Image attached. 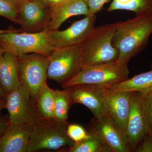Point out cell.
<instances>
[{
	"label": "cell",
	"mask_w": 152,
	"mask_h": 152,
	"mask_svg": "<svg viewBox=\"0 0 152 152\" xmlns=\"http://www.w3.org/2000/svg\"><path fill=\"white\" fill-rule=\"evenodd\" d=\"M137 152H152V138L149 132L135 151Z\"/></svg>",
	"instance_id": "4316f807"
},
{
	"label": "cell",
	"mask_w": 152,
	"mask_h": 152,
	"mask_svg": "<svg viewBox=\"0 0 152 152\" xmlns=\"http://www.w3.org/2000/svg\"><path fill=\"white\" fill-rule=\"evenodd\" d=\"M144 110L149 130L152 132V91L146 94Z\"/></svg>",
	"instance_id": "d4e9b609"
},
{
	"label": "cell",
	"mask_w": 152,
	"mask_h": 152,
	"mask_svg": "<svg viewBox=\"0 0 152 152\" xmlns=\"http://www.w3.org/2000/svg\"><path fill=\"white\" fill-rule=\"evenodd\" d=\"M9 124L8 116L0 114V138Z\"/></svg>",
	"instance_id": "83f0119b"
},
{
	"label": "cell",
	"mask_w": 152,
	"mask_h": 152,
	"mask_svg": "<svg viewBox=\"0 0 152 152\" xmlns=\"http://www.w3.org/2000/svg\"><path fill=\"white\" fill-rule=\"evenodd\" d=\"M12 3L19 10L22 6L28 0H7Z\"/></svg>",
	"instance_id": "f546056e"
},
{
	"label": "cell",
	"mask_w": 152,
	"mask_h": 152,
	"mask_svg": "<svg viewBox=\"0 0 152 152\" xmlns=\"http://www.w3.org/2000/svg\"><path fill=\"white\" fill-rule=\"evenodd\" d=\"M128 64L116 61L87 66L61 86L65 88L76 85L91 84L109 88L129 78Z\"/></svg>",
	"instance_id": "3957f363"
},
{
	"label": "cell",
	"mask_w": 152,
	"mask_h": 152,
	"mask_svg": "<svg viewBox=\"0 0 152 152\" xmlns=\"http://www.w3.org/2000/svg\"><path fill=\"white\" fill-rule=\"evenodd\" d=\"M50 21L46 29L48 31H56L69 18L74 16L90 14L89 9L83 0H68L52 9Z\"/></svg>",
	"instance_id": "2e32d148"
},
{
	"label": "cell",
	"mask_w": 152,
	"mask_h": 152,
	"mask_svg": "<svg viewBox=\"0 0 152 152\" xmlns=\"http://www.w3.org/2000/svg\"><path fill=\"white\" fill-rule=\"evenodd\" d=\"M70 95L72 104H79L87 107L97 118L108 114L104 101L106 88L96 85H76L65 88Z\"/></svg>",
	"instance_id": "7c38bea8"
},
{
	"label": "cell",
	"mask_w": 152,
	"mask_h": 152,
	"mask_svg": "<svg viewBox=\"0 0 152 152\" xmlns=\"http://www.w3.org/2000/svg\"><path fill=\"white\" fill-rule=\"evenodd\" d=\"M0 16L18 24V10L7 0H0Z\"/></svg>",
	"instance_id": "603a6c76"
},
{
	"label": "cell",
	"mask_w": 152,
	"mask_h": 152,
	"mask_svg": "<svg viewBox=\"0 0 152 152\" xmlns=\"http://www.w3.org/2000/svg\"><path fill=\"white\" fill-rule=\"evenodd\" d=\"M5 109L8 113L10 124L34 125L44 120L37 102L22 83L18 88L7 95Z\"/></svg>",
	"instance_id": "52a82bcc"
},
{
	"label": "cell",
	"mask_w": 152,
	"mask_h": 152,
	"mask_svg": "<svg viewBox=\"0 0 152 152\" xmlns=\"http://www.w3.org/2000/svg\"><path fill=\"white\" fill-rule=\"evenodd\" d=\"M90 131L99 136L111 152H132L124 131L108 113L95 118Z\"/></svg>",
	"instance_id": "30bf717a"
},
{
	"label": "cell",
	"mask_w": 152,
	"mask_h": 152,
	"mask_svg": "<svg viewBox=\"0 0 152 152\" xmlns=\"http://www.w3.org/2000/svg\"><path fill=\"white\" fill-rule=\"evenodd\" d=\"M87 5L90 14L96 15L102 8L103 7L109 0H83Z\"/></svg>",
	"instance_id": "484cf974"
},
{
	"label": "cell",
	"mask_w": 152,
	"mask_h": 152,
	"mask_svg": "<svg viewBox=\"0 0 152 152\" xmlns=\"http://www.w3.org/2000/svg\"><path fill=\"white\" fill-rule=\"evenodd\" d=\"M49 8L52 9L54 8L61 4H63L68 0H41Z\"/></svg>",
	"instance_id": "f1b7e54d"
},
{
	"label": "cell",
	"mask_w": 152,
	"mask_h": 152,
	"mask_svg": "<svg viewBox=\"0 0 152 152\" xmlns=\"http://www.w3.org/2000/svg\"><path fill=\"white\" fill-rule=\"evenodd\" d=\"M118 10L131 11L136 15L148 13L152 12V0H113L107 11Z\"/></svg>",
	"instance_id": "ffe728a7"
},
{
	"label": "cell",
	"mask_w": 152,
	"mask_h": 152,
	"mask_svg": "<svg viewBox=\"0 0 152 152\" xmlns=\"http://www.w3.org/2000/svg\"><path fill=\"white\" fill-rule=\"evenodd\" d=\"M72 104L70 95L67 88L56 90L54 119L67 121L69 110Z\"/></svg>",
	"instance_id": "7402d4cb"
},
{
	"label": "cell",
	"mask_w": 152,
	"mask_h": 152,
	"mask_svg": "<svg viewBox=\"0 0 152 152\" xmlns=\"http://www.w3.org/2000/svg\"><path fill=\"white\" fill-rule=\"evenodd\" d=\"M68 125L67 121L53 119L33 125L27 152L58 151L72 146L75 142L67 134Z\"/></svg>",
	"instance_id": "5b68a950"
},
{
	"label": "cell",
	"mask_w": 152,
	"mask_h": 152,
	"mask_svg": "<svg viewBox=\"0 0 152 152\" xmlns=\"http://www.w3.org/2000/svg\"><path fill=\"white\" fill-rule=\"evenodd\" d=\"M151 70L129 78L107 88L148 94L152 91V63Z\"/></svg>",
	"instance_id": "ac0fdd59"
},
{
	"label": "cell",
	"mask_w": 152,
	"mask_h": 152,
	"mask_svg": "<svg viewBox=\"0 0 152 152\" xmlns=\"http://www.w3.org/2000/svg\"><path fill=\"white\" fill-rule=\"evenodd\" d=\"M146 94L134 92L125 133L132 152H135L149 132L144 110Z\"/></svg>",
	"instance_id": "9c48e42d"
},
{
	"label": "cell",
	"mask_w": 152,
	"mask_h": 152,
	"mask_svg": "<svg viewBox=\"0 0 152 152\" xmlns=\"http://www.w3.org/2000/svg\"><path fill=\"white\" fill-rule=\"evenodd\" d=\"M114 32L113 24L94 28L81 45L82 69L87 66L117 61L118 52L113 44Z\"/></svg>",
	"instance_id": "7a4b0ae2"
},
{
	"label": "cell",
	"mask_w": 152,
	"mask_h": 152,
	"mask_svg": "<svg viewBox=\"0 0 152 152\" xmlns=\"http://www.w3.org/2000/svg\"><path fill=\"white\" fill-rule=\"evenodd\" d=\"M5 53L4 52V50L2 48L1 46V44H0V59H1V57L3 56V54Z\"/></svg>",
	"instance_id": "836d02e7"
},
{
	"label": "cell",
	"mask_w": 152,
	"mask_h": 152,
	"mask_svg": "<svg viewBox=\"0 0 152 152\" xmlns=\"http://www.w3.org/2000/svg\"><path fill=\"white\" fill-rule=\"evenodd\" d=\"M96 19V15L90 14L65 30L49 31L54 46L56 48L83 44L94 28Z\"/></svg>",
	"instance_id": "8fae6325"
},
{
	"label": "cell",
	"mask_w": 152,
	"mask_h": 152,
	"mask_svg": "<svg viewBox=\"0 0 152 152\" xmlns=\"http://www.w3.org/2000/svg\"><path fill=\"white\" fill-rule=\"evenodd\" d=\"M33 125H8L0 138V152H27Z\"/></svg>",
	"instance_id": "9a60e30c"
},
{
	"label": "cell",
	"mask_w": 152,
	"mask_h": 152,
	"mask_svg": "<svg viewBox=\"0 0 152 152\" xmlns=\"http://www.w3.org/2000/svg\"><path fill=\"white\" fill-rule=\"evenodd\" d=\"M134 92L106 88L104 101L108 113L124 131Z\"/></svg>",
	"instance_id": "5bb4252c"
},
{
	"label": "cell",
	"mask_w": 152,
	"mask_h": 152,
	"mask_svg": "<svg viewBox=\"0 0 152 152\" xmlns=\"http://www.w3.org/2000/svg\"><path fill=\"white\" fill-rule=\"evenodd\" d=\"M82 44L55 48L48 56V79L62 84L82 69Z\"/></svg>",
	"instance_id": "8992f818"
},
{
	"label": "cell",
	"mask_w": 152,
	"mask_h": 152,
	"mask_svg": "<svg viewBox=\"0 0 152 152\" xmlns=\"http://www.w3.org/2000/svg\"><path fill=\"white\" fill-rule=\"evenodd\" d=\"M66 132L69 137L75 143L84 140L89 134L82 126L77 124L68 125Z\"/></svg>",
	"instance_id": "cb8c5ba5"
},
{
	"label": "cell",
	"mask_w": 152,
	"mask_h": 152,
	"mask_svg": "<svg viewBox=\"0 0 152 152\" xmlns=\"http://www.w3.org/2000/svg\"><path fill=\"white\" fill-rule=\"evenodd\" d=\"M113 25V44L118 52L117 61L128 64L148 43L152 34V12Z\"/></svg>",
	"instance_id": "6da1fadb"
},
{
	"label": "cell",
	"mask_w": 152,
	"mask_h": 152,
	"mask_svg": "<svg viewBox=\"0 0 152 152\" xmlns=\"http://www.w3.org/2000/svg\"><path fill=\"white\" fill-rule=\"evenodd\" d=\"M50 12V9L41 0H28L18 11L21 31L37 32L46 30Z\"/></svg>",
	"instance_id": "4fadbf2b"
},
{
	"label": "cell",
	"mask_w": 152,
	"mask_h": 152,
	"mask_svg": "<svg viewBox=\"0 0 152 152\" xmlns=\"http://www.w3.org/2000/svg\"><path fill=\"white\" fill-rule=\"evenodd\" d=\"M20 80L37 102L43 85L47 82V57L31 53L17 56Z\"/></svg>",
	"instance_id": "ba28073f"
},
{
	"label": "cell",
	"mask_w": 152,
	"mask_h": 152,
	"mask_svg": "<svg viewBox=\"0 0 152 152\" xmlns=\"http://www.w3.org/2000/svg\"><path fill=\"white\" fill-rule=\"evenodd\" d=\"M21 83L17 56L5 52L0 59V86L7 95L18 88Z\"/></svg>",
	"instance_id": "e0dca14e"
},
{
	"label": "cell",
	"mask_w": 152,
	"mask_h": 152,
	"mask_svg": "<svg viewBox=\"0 0 152 152\" xmlns=\"http://www.w3.org/2000/svg\"><path fill=\"white\" fill-rule=\"evenodd\" d=\"M20 31L21 29H10L7 30H1L0 29V34L4 33L10 32L12 31Z\"/></svg>",
	"instance_id": "1f68e13d"
},
{
	"label": "cell",
	"mask_w": 152,
	"mask_h": 152,
	"mask_svg": "<svg viewBox=\"0 0 152 152\" xmlns=\"http://www.w3.org/2000/svg\"><path fill=\"white\" fill-rule=\"evenodd\" d=\"M56 90L50 88L45 82L41 88L37 104L39 111L45 121L54 119Z\"/></svg>",
	"instance_id": "d6986e66"
},
{
	"label": "cell",
	"mask_w": 152,
	"mask_h": 152,
	"mask_svg": "<svg viewBox=\"0 0 152 152\" xmlns=\"http://www.w3.org/2000/svg\"><path fill=\"white\" fill-rule=\"evenodd\" d=\"M149 133L151 135V136L152 138V132H149Z\"/></svg>",
	"instance_id": "e575fe53"
},
{
	"label": "cell",
	"mask_w": 152,
	"mask_h": 152,
	"mask_svg": "<svg viewBox=\"0 0 152 152\" xmlns=\"http://www.w3.org/2000/svg\"><path fill=\"white\" fill-rule=\"evenodd\" d=\"M0 44L4 52L18 56L36 53L48 57L56 48L49 34V31L37 32L20 31L0 34Z\"/></svg>",
	"instance_id": "277c9868"
},
{
	"label": "cell",
	"mask_w": 152,
	"mask_h": 152,
	"mask_svg": "<svg viewBox=\"0 0 152 152\" xmlns=\"http://www.w3.org/2000/svg\"><path fill=\"white\" fill-rule=\"evenodd\" d=\"M7 97V94L3 91L1 87L0 86V100L6 101Z\"/></svg>",
	"instance_id": "4dcf8cb0"
},
{
	"label": "cell",
	"mask_w": 152,
	"mask_h": 152,
	"mask_svg": "<svg viewBox=\"0 0 152 152\" xmlns=\"http://www.w3.org/2000/svg\"><path fill=\"white\" fill-rule=\"evenodd\" d=\"M89 136L84 140L75 143L68 149L69 152H111L96 133L90 131Z\"/></svg>",
	"instance_id": "44dd1931"
},
{
	"label": "cell",
	"mask_w": 152,
	"mask_h": 152,
	"mask_svg": "<svg viewBox=\"0 0 152 152\" xmlns=\"http://www.w3.org/2000/svg\"><path fill=\"white\" fill-rule=\"evenodd\" d=\"M5 106L6 101L0 100V112L3 109H5Z\"/></svg>",
	"instance_id": "d6a6232c"
}]
</instances>
